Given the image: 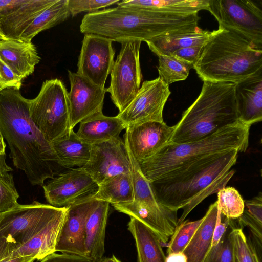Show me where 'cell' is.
I'll return each instance as SVG.
<instances>
[{
  "label": "cell",
  "instance_id": "cell-1",
  "mask_svg": "<svg viewBox=\"0 0 262 262\" xmlns=\"http://www.w3.org/2000/svg\"><path fill=\"white\" fill-rule=\"evenodd\" d=\"M29 102L18 90H1L0 130L14 166L24 172L32 185L43 186L61 166L51 142L31 119Z\"/></svg>",
  "mask_w": 262,
  "mask_h": 262
},
{
  "label": "cell",
  "instance_id": "cell-2",
  "mask_svg": "<svg viewBox=\"0 0 262 262\" xmlns=\"http://www.w3.org/2000/svg\"><path fill=\"white\" fill-rule=\"evenodd\" d=\"M198 13H166L128 6L88 13L80 25L82 33L94 34L113 41L150 40L196 30Z\"/></svg>",
  "mask_w": 262,
  "mask_h": 262
},
{
  "label": "cell",
  "instance_id": "cell-3",
  "mask_svg": "<svg viewBox=\"0 0 262 262\" xmlns=\"http://www.w3.org/2000/svg\"><path fill=\"white\" fill-rule=\"evenodd\" d=\"M239 152L233 150L150 183L156 199L169 210L183 209L179 225L205 199L226 187Z\"/></svg>",
  "mask_w": 262,
  "mask_h": 262
},
{
  "label": "cell",
  "instance_id": "cell-4",
  "mask_svg": "<svg viewBox=\"0 0 262 262\" xmlns=\"http://www.w3.org/2000/svg\"><path fill=\"white\" fill-rule=\"evenodd\" d=\"M250 128L239 121L197 141L168 143L151 157L138 162L144 176L151 183L233 150L245 152Z\"/></svg>",
  "mask_w": 262,
  "mask_h": 262
},
{
  "label": "cell",
  "instance_id": "cell-5",
  "mask_svg": "<svg viewBox=\"0 0 262 262\" xmlns=\"http://www.w3.org/2000/svg\"><path fill=\"white\" fill-rule=\"evenodd\" d=\"M193 69L203 81L237 83L262 71V50L233 31L219 28L212 31Z\"/></svg>",
  "mask_w": 262,
  "mask_h": 262
},
{
  "label": "cell",
  "instance_id": "cell-6",
  "mask_svg": "<svg viewBox=\"0 0 262 262\" xmlns=\"http://www.w3.org/2000/svg\"><path fill=\"white\" fill-rule=\"evenodd\" d=\"M235 85L232 82L203 81L199 96L174 125L168 143L197 141L240 121Z\"/></svg>",
  "mask_w": 262,
  "mask_h": 262
},
{
  "label": "cell",
  "instance_id": "cell-7",
  "mask_svg": "<svg viewBox=\"0 0 262 262\" xmlns=\"http://www.w3.org/2000/svg\"><path fill=\"white\" fill-rule=\"evenodd\" d=\"M67 207L34 201L0 214V261L39 232Z\"/></svg>",
  "mask_w": 262,
  "mask_h": 262
},
{
  "label": "cell",
  "instance_id": "cell-8",
  "mask_svg": "<svg viewBox=\"0 0 262 262\" xmlns=\"http://www.w3.org/2000/svg\"><path fill=\"white\" fill-rule=\"evenodd\" d=\"M29 113L35 126L50 142L72 129L68 92L58 79L43 82L37 96L30 99Z\"/></svg>",
  "mask_w": 262,
  "mask_h": 262
},
{
  "label": "cell",
  "instance_id": "cell-9",
  "mask_svg": "<svg viewBox=\"0 0 262 262\" xmlns=\"http://www.w3.org/2000/svg\"><path fill=\"white\" fill-rule=\"evenodd\" d=\"M219 28L233 31L262 50V10L251 0H209Z\"/></svg>",
  "mask_w": 262,
  "mask_h": 262
},
{
  "label": "cell",
  "instance_id": "cell-10",
  "mask_svg": "<svg viewBox=\"0 0 262 262\" xmlns=\"http://www.w3.org/2000/svg\"><path fill=\"white\" fill-rule=\"evenodd\" d=\"M142 41H120L121 48L110 73L111 81L107 92L112 102L122 112L139 91L142 81L140 50Z\"/></svg>",
  "mask_w": 262,
  "mask_h": 262
},
{
  "label": "cell",
  "instance_id": "cell-11",
  "mask_svg": "<svg viewBox=\"0 0 262 262\" xmlns=\"http://www.w3.org/2000/svg\"><path fill=\"white\" fill-rule=\"evenodd\" d=\"M170 93L169 85L159 77L146 80L128 106L117 116L127 126L146 122H164L163 110Z\"/></svg>",
  "mask_w": 262,
  "mask_h": 262
},
{
  "label": "cell",
  "instance_id": "cell-12",
  "mask_svg": "<svg viewBox=\"0 0 262 262\" xmlns=\"http://www.w3.org/2000/svg\"><path fill=\"white\" fill-rule=\"evenodd\" d=\"M42 187L45 196L50 205L67 207L81 200L92 198L99 186L84 169L78 167L60 173Z\"/></svg>",
  "mask_w": 262,
  "mask_h": 262
},
{
  "label": "cell",
  "instance_id": "cell-13",
  "mask_svg": "<svg viewBox=\"0 0 262 262\" xmlns=\"http://www.w3.org/2000/svg\"><path fill=\"white\" fill-rule=\"evenodd\" d=\"M110 38L85 34L78 57L77 73L93 83L105 88L114 63L115 51Z\"/></svg>",
  "mask_w": 262,
  "mask_h": 262
},
{
  "label": "cell",
  "instance_id": "cell-14",
  "mask_svg": "<svg viewBox=\"0 0 262 262\" xmlns=\"http://www.w3.org/2000/svg\"><path fill=\"white\" fill-rule=\"evenodd\" d=\"M82 168L98 184L122 173H130V163L124 141L118 137L92 146L90 159Z\"/></svg>",
  "mask_w": 262,
  "mask_h": 262
},
{
  "label": "cell",
  "instance_id": "cell-15",
  "mask_svg": "<svg viewBox=\"0 0 262 262\" xmlns=\"http://www.w3.org/2000/svg\"><path fill=\"white\" fill-rule=\"evenodd\" d=\"M71 129L83 120L102 112L107 88L100 87L77 73L68 71Z\"/></svg>",
  "mask_w": 262,
  "mask_h": 262
},
{
  "label": "cell",
  "instance_id": "cell-16",
  "mask_svg": "<svg viewBox=\"0 0 262 262\" xmlns=\"http://www.w3.org/2000/svg\"><path fill=\"white\" fill-rule=\"evenodd\" d=\"M97 202V200L90 198L67 207L57 238L55 252L86 256L84 247L85 224Z\"/></svg>",
  "mask_w": 262,
  "mask_h": 262
},
{
  "label": "cell",
  "instance_id": "cell-17",
  "mask_svg": "<svg viewBox=\"0 0 262 262\" xmlns=\"http://www.w3.org/2000/svg\"><path fill=\"white\" fill-rule=\"evenodd\" d=\"M174 126L150 121L127 126L124 142L137 162L147 159L168 143Z\"/></svg>",
  "mask_w": 262,
  "mask_h": 262
},
{
  "label": "cell",
  "instance_id": "cell-18",
  "mask_svg": "<svg viewBox=\"0 0 262 262\" xmlns=\"http://www.w3.org/2000/svg\"><path fill=\"white\" fill-rule=\"evenodd\" d=\"M112 205L118 211L138 220L149 227L158 236L162 245H167L178 226L176 211L154 209L135 201Z\"/></svg>",
  "mask_w": 262,
  "mask_h": 262
},
{
  "label": "cell",
  "instance_id": "cell-19",
  "mask_svg": "<svg viewBox=\"0 0 262 262\" xmlns=\"http://www.w3.org/2000/svg\"><path fill=\"white\" fill-rule=\"evenodd\" d=\"M239 121L250 126L262 120V71L235 85Z\"/></svg>",
  "mask_w": 262,
  "mask_h": 262
},
{
  "label": "cell",
  "instance_id": "cell-20",
  "mask_svg": "<svg viewBox=\"0 0 262 262\" xmlns=\"http://www.w3.org/2000/svg\"><path fill=\"white\" fill-rule=\"evenodd\" d=\"M0 59L23 80L33 73L40 57L31 42L8 40L0 45Z\"/></svg>",
  "mask_w": 262,
  "mask_h": 262
},
{
  "label": "cell",
  "instance_id": "cell-21",
  "mask_svg": "<svg viewBox=\"0 0 262 262\" xmlns=\"http://www.w3.org/2000/svg\"><path fill=\"white\" fill-rule=\"evenodd\" d=\"M67 210V207L39 232L4 259L33 256L36 260H41L47 256L56 252L55 246L57 238Z\"/></svg>",
  "mask_w": 262,
  "mask_h": 262
},
{
  "label": "cell",
  "instance_id": "cell-22",
  "mask_svg": "<svg viewBox=\"0 0 262 262\" xmlns=\"http://www.w3.org/2000/svg\"><path fill=\"white\" fill-rule=\"evenodd\" d=\"M110 204L98 201L89 214L85 227L84 247L86 257L100 261L105 252V230Z\"/></svg>",
  "mask_w": 262,
  "mask_h": 262
},
{
  "label": "cell",
  "instance_id": "cell-23",
  "mask_svg": "<svg viewBox=\"0 0 262 262\" xmlns=\"http://www.w3.org/2000/svg\"><path fill=\"white\" fill-rule=\"evenodd\" d=\"M126 127L117 116H107L101 112L80 122L76 133L83 141L93 145L119 137Z\"/></svg>",
  "mask_w": 262,
  "mask_h": 262
},
{
  "label": "cell",
  "instance_id": "cell-24",
  "mask_svg": "<svg viewBox=\"0 0 262 262\" xmlns=\"http://www.w3.org/2000/svg\"><path fill=\"white\" fill-rule=\"evenodd\" d=\"M56 0H26L0 20V33L6 38L20 40V36L33 19Z\"/></svg>",
  "mask_w": 262,
  "mask_h": 262
},
{
  "label": "cell",
  "instance_id": "cell-25",
  "mask_svg": "<svg viewBox=\"0 0 262 262\" xmlns=\"http://www.w3.org/2000/svg\"><path fill=\"white\" fill-rule=\"evenodd\" d=\"M51 143L61 167H82L90 159L92 145L83 141L73 129Z\"/></svg>",
  "mask_w": 262,
  "mask_h": 262
},
{
  "label": "cell",
  "instance_id": "cell-26",
  "mask_svg": "<svg viewBox=\"0 0 262 262\" xmlns=\"http://www.w3.org/2000/svg\"><path fill=\"white\" fill-rule=\"evenodd\" d=\"M127 227L135 240L138 262H166L162 243L152 230L131 217Z\"/></svg>",
  "mask_w": 262,
  "mask_h": 262
},
{
  "label": "cell",
  "instance_id": "cell-27",
  "mask_svg": "<svg viewBox=\"0 0 262 262\" xmlns=\"http://www.w3.org/2000/svg\"><path fill=\"white\" fill-rule=\"evenodd\" d=\"M217 215V201L211 204L192 237L182 252L187 262H203L211 247Z\"/></svg>",
  "mask_w": 262,
  "mask_h": 262
},
{
  "label": "cell",
  "instance_id": "cell-28",
  "mask_svg": "<svg viewBox=\"0 0 262 262\" xmlns=\"http://www.w3.org/2000/svg\"><path fill=\"white\" fill-rule=\"evenodd\" d=\"M208 4L209 0H123L117 5L166 13L190 14L207 10Z\"/></svg>",
  "mask_w": 262,
  "mask_h": 262
},
{
  "label": "cell",
  "instance_id": "cell-29",
  "mask_svg": "<svg viewBox=\"0 0 262 262\" xmlns=\"http://www.w3.org/2000/svg\"><path fill=\"white\" fill-rule=\"evenodd\" d=\"M212 32L199 27L194 31L161 37L146 41L149 49L158 56L170 55L184 48L204 46L209 40Z\"/></svg>",
  "mask_w": 262,
  "mask_h": 262
},
{
  "label": "cell",
  "instance_id": "cell-30",
  "mask_svg": "<svg viewBox=\"0 0 262 262\" xmlns=\"http://www.w3.org/2000/svg\"><path fill=\"white\" fill-rule=\"evenodd\" d=\"M70 15L68 0H56L37 15L24 30L20 36V40L31 42L39 33L60 24Z\"/></svg>",
  "mask_w": 262,
  "mask_h": 262
},
{
  "label": "cell",
  "instance_id": "cell-31",
  "mask_svg": "<svg viewBox=\"0 0 262 262\" xmlns=\"http://www.w3.org/2000/svg\"><path fill=\"white\" fill-rule=\"evenodd\" d=\"M98 186L97 192L92 197L96 200L111 205L129 203L134 200L130 173L117 175Z\"/></svg>",
  "mask_w": 262,
  "mask_h": 262
},
{
  "label": "cell",
  "instance_id": "cell-32",
  "mask_svg": "<svg viewBox=\"0 0 262 262\" xmlns=\"http://www.w3.org/2000/svg\"><path fill=\"white\" fill-rule=\"evenodd\" d=\"M125 146L130 163V176L134 194V201L154 209H168L159 203L151 183L144 176L138 162L135 160L128 147L126 145Z\"/></svg>",
  "mask_w": 262,
  "mask_h": 262
},
{
  "label": "cell",
  "instance_id": "cell-33",
  "mask_svg": "<svg viewBox=\"0 0 262 262\" xmlns=\"http://www.w3.org/2000/svg\"><path fill=\"white\" fill-rule=\"evenodd\" d=\"M159 77L168 85L185 80L193 64L172 55L159 56Z\"/></svg>",
  "mask_w": 262,
  "mask_h": 262
},
{
  "label": "cell",
  "instance_id": "cell-34",
  "mask_svg": "<svg viewBox=\"0 0 262 262\" xmlns=\"http://www.w3.org/2000/svg\"><path fill=\"white\" fill-rule=\"evenodd\" d=\"M217 210L223 216L229 220H237L243 214L244 200L234 188L225 187L218 191Z\"/></svg>",
  "mask_w": 262,
  "mask_h": 262
},
{
  "label": "cell",
  "instance_id": "cell-35",
  "mask_svg": "<svg viewBox=\"0 0 262 262\" xmlns=\"http://www.w3.org/2000/svg\"><path fill=\"white\" fill-rule=\"evenodd\" d=\"M203 220V217L194 221H183L175 229L167 244V254L182 252Z\"/></svg>",
  "mask_w": 262,
  "mask_h": 262
},
{
  "label": "cell",
  "instance_id": "cell-36",
  "mask_svg": "<svg viewBox=\"0 0 262 262\" xmlns=\"http://www.w3.org/2000/svg\"><path fill=\"white\" fill-rule=\"evenodd\" d=\"M18 197L12 174L9 172L0 174V214L16 206Z\"/></svg>",
  "mask_w": 262,
  "mask_h": 262
},
{
  "label": "cell",
  "instance_id": "cell-37",
  "mask_svg": "<svg viewBox=\"0 0 262 262\" xmlns=\"http://www.w3.org/2000/svg\"><path fill=\"white\" fill-rule=\"evenodd\" d=\"M203 262H234L231 230L227 229L219 243L211 247Z\"/></svg>",
  "mask_w": 262,
  "mask_h": 262
},
{
  "label": "cell",
  "instance_id": "cell-38",
  "mask_svg": "<svg viewBox=\"0 0 262 262\" xmlns=\"http://www.w3.org/2000/svg\"><path fill=\"white\" fill-rule=\"evenodd\" d=\"M234 262H253L251 244L241 228H232Z\"/></svg>",
  "mask_w": 262,
  "mask_h": 262
},
{
  "label": "cell",
  "instance_id": "cell-39",
  "mask_svg": "<svg viewBox=\"0 0 262 262\" xmlns=\"http://www.w3.org/2000/svg\"><path fill=\"white\" fill-rule=\"evenodd\" d=\"M119 0H68V8L70 15L75 16L82 12L89 13L97 11L100 8L117 4Z\"/></svg>",
  "mask_w": 262,
  "mask_h": 262
},
{
  "label": "cell",
  "instance_id": "cell-40",
  "mask_svg": "<svg viewBox=\"0 0 262 262\" xmlns=\"http://www.w3.org/2000/svg\"><path fill=\"white\" fill-rule=\"evenodd\" d=\"M22 79L0 59V88H13L19 90Z\"/></svg>",
  "mask_w": 262,
  "mask_h": 262
},
{
  "label": "cell",
  "instance_id": "cell-41",
  "mask_svg": "<svg viewBox=\"0 0 262 262\" xmlns=\"http://www.w3.org/2000/svg\"><path fill=\"white\" fill-rule=\"evenodd\" d=\"M245 208L243 213L245 215L262 224V193L253 198L244 201Z\"/></svg>",
  "mask_w": 262,
  "mask_h": 262
},
{
  "label": "cell",
  "instance_id": "cell-42",
  "mask_svg": "<svg viewBox=\"0 0 262 262\" xmlns=\"http://www.w3.org/2000/svg\"><path fill=\"white\" fill-rule=\"evenodd\" d=\"M40 262H100L86 256L70 254L52 253L40 260Z\"/></svg>",
  "mask_w": 262,
  "mask_h": 262
},
{
  "label": "cell",
  "instance_id": "cell-43",
  "mask_svg": "<svg viewBox=\"0 0 262 262\" xmlns=\"http://www.w3.org/2000/svg\"><path fill=\"white\" fill-rule=\"evenodd\" d=\"M203 46H194L178 49L170 55L177 56L194 65L201 54Z\"/></svg>",
  "mask_w": 262,
  "mask_h": 262
},
{
  "label": "cell",
  "instance_id": "cell-44",
  "mask_svg": "<svg viewBox=\"0 0 262 262\" xmlns=\"http://www.w3.org/2000/svg\"><path fill=\"white\" fill-rule=\"evenodd\" d=\"M230 223L231 220L222 215L217 210V215L213 233L211 247L219 243L230 226Z\"/></svg>",
  "mask_w": 262,
  "mask_h": 262
},
{
  "label": "cell",
  "instance_id": "cell-45",
  "mask_svg": "<svg viewBox=\"0 0 262 262\" xmlns=\"http://www.w3.org/2000/svg\"><path fill=\"white\" fill-rule=\"evenodd\" d=\"M26 0H0V20L11 13Z\"/></svg>",
  "mask_w": 262,
  "mask_h": 262
},
{
  "label": "cell",
  "instance_id": "cell-46",
  "mask_svg": "<svg viewBox=\"0 0 262 262\" xmlns=\"http://www.w3.org/2000/svg\"><path fill=\"white\" fill-rule=\"evenodd\" d=\"M166 262H187V258L183 252L171 253L167 254Z\"/></svg>",
  "mask_w": 262,
  "mask_h": 262
},
{
  "label": "cell",
  "instance_id": "cell-47",
  "mask_svg": "<svg viewBox=\"0 0 262 262\" xmlns=\"http://www.w3.org/2000/svg\"><path fill=\"white\" fill-rule=\"evenodd\" d=\"M35 258L33 256H27L4 259L0 262H34Z\"/></svg>",
  "mask_w": 262,
  "mask_h": 262
},
{
  "label": "cell",
  "instance_id": "cell-48",
  "mask_svg": "<svg viewBox=\"0 0 262 262\" xmlns=\"http://www.w3.org/2000/svg\"><path fill=\"white\" fill-rule=\"evenodd\" d=\"M6 154H0V174L12 171L13 169L6 163Z\"/></svg>",
  "mask_w": 262,
  "mask_h": 262
},
{
  "label": "cell",
  "instance_id": "cell-49",
  "mask_svg": "<svg viewBox=\"0 0 262 262\" xmlns=\"http://www.w3.org/2000/svg\"><path fill=\"white\" fill-rule=\"evenodd\" d=\"M6 143L0 130V154L5 155Z\"/></svg>",
  "mask_w": 262,
  "mask_h": 262
},
{
  "label": "cell",
  "instance_id": "cell-50",
  "mask_svg": "<svg viewBox=\"0 0 262 262\" xmlns=\"http://www.w3.org/2000/svg\"><path fill=\"white\" fill-rule=\"evenodd\" d=\"M117 258L113 255L111 257H103L100 262H116Z\"/></svg>",
  "mask_w": 262,
  "mask_h": 262
},
{
  "label": "cell",
  "instance_id": "cell-51",
  "mask_svg": "<svg viewBox=\"0 0 262 262\" xmlns=\"http://www.w3.org/2000/svg\"><path fill=\"white\" fill-rule=\"evenodd\" d=\"M251 249H252V253L253 262H260L258 257L256 254V252L252 244H251Z\"/></svg>",
  "mask_w": 262,
  "mask_h": 262
},
{
  "label": "cell",
  "instance_id": "cell-52",
  "mask_svg": "<svg viewBox=\"0 0 262 262\" xmlns=\"http://www.w3.org/2000/svg\"><path fill=\"white\" fill-rule=\"evenodd\" d=\"M9 39H8L7 38H6L4 35H3L1 33H0V45L2 44L3 43H4V42L8 40Z\"/></svg>",
  "mask_w": 262,
  "mask_h": 262
},
{
  "label": "cell",
  "instance_id": "cell-53",
  "mask_svg": "<svg viewBox=\"0 0 262 262\" xmlns=\"http://www.w3.org/2000/svg\"><path fill=\"white\" fill-rule=\"evenodd\" d=\"M116 262H121V261H120L119 259H118L117 258L116 259Z\"/></svg>",
  "mask_w": 262,
  "mask_h": 262
},
{
  "label": "cell",
  "instance_id": "cell-54",
  "mask_svg": "<svg viewBox=\"0 0 262 262\" xmlns=\"http://www.w3.org/2000/svg\"><path fill=\"white\" fill-rule=\"evenodd\" d=\"M1 91V88H0V91Z\"/></svg>",
  "mask_w": 262,
  "mask_h": 262
}]
</instances>
